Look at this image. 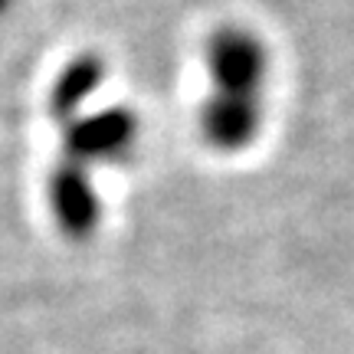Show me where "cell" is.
I'll use <instances>...</instances> for the list:
<instances>
[{
    "instance_id": "1",
    "label": "cell",
    "mask_w": 354,
    "mask_h": 354,
    "mask_svg": "<svg viewBox=\"0 0 354 354\" xmlns=\"http://www.w3.org/2000/svg\"><path fill=\"white\" fill-rule=\"evenodd\" d=\"M53 201H56V214L69 230H82L92 223V197H88L86 180L76 171H63L53 184Z\"/></svg>"
}]
</instances>
